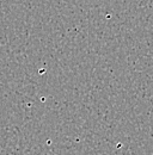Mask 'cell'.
Listing matches in <instances>:
<instances>
[]
</instances>
